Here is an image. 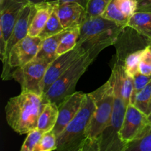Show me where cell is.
I'll use <instances>...</instances> for the list:
<instances>
[{"label":"cell","mask_w":151,"mask_h":151,"mask_svg":"<svg viewBox=\"0 0 151 151\" xmlns=\"http://www.w3.org/2000/svg\"><path fill=\"white\" fill-rule=\"evenodd\" d=\"M44 105L42 96L22 91L19 95L9 99L6 104L7 124L17 134H27L37 128Z\"/></svg>","instance_id":"1"},{"label":"cell","mask_w":151,"mask_h":151,"mask_svg":"<svg viewBox=\"0 0 151 151\" xmlns=\"http://www.w3.org/2000/svg\"><path fill=\"white\" fill-rule=\"evenodd\" d=\"M124 27L103 16L86 18L81 25L78 44L95 59L100 52L114 44Z\"/></svg>","instance_id":"2"},{"label":"cell","mask_w":151,"mask_h":151,"mask_svg":"<svg viewBox=\"0 0 151 151\" xmlns=\"http://www.w3.org/2000/svg\"><path fill=\"white\" fill-rule=\"evenodd\" d=\"M94 110L95 102L92 94L88 93L78 113L57 137V150L84 151L87 130Z\"/></svg>","instance_id":"3"},{"label":"cell","mask_w":151,"mask_h":151,"mask_svg":"<svg viewBox=\"0 0 151 151\" xmlns=\"http://www.w3.org/2000/svg\"><path fill=\"white\" fill-rule=\"evenodd\" d=\"M91 94L95 102V110L87 130V141L84 151H98L97 142L107 126L113 111L114 94L111 81L109 79Z\"/></svg>","instance_id":"4"},{"label":"cell","mask_w":151,"mask_h":151,"mask_svg":"<svg viewBox=\"0 0 151 151\" xmlns=\"http://www.w3.org/2000/svg\"><path fill=\"white\" fill-rule=\"evenodd\" d=\"M94 60L88 52L78 59L43 94L44 103L51 102L59 106L66 97L75 93L78 81Z\"/></svg>","instance_id":"5"},{"label":"cell","mask_w":151,"mask_h":151,"mask_svg":"<svg viewBox=\"0 0 151 151\" xmlns=\"http://www.w3.org/2000/svg\"><path fill=\"white\" fill-rule=\"evenodd\" d=\"M114 102L113 111L107 126L97 142L98 151H125L126 146L119 138V131L124 121L128 106L122 99L120 93L114 87Z\"/></svg>","instance_id":"6"},{"label":"cell","mask_w":151,"mask_h":151,"mask_svg":"<svg viewBox=\"0 0 151 151\" xmlns=\"http://www.w3.org/2000/svg\"><path fill=\"white\" fill-rule=\"evenodd\" d=\"M51 62L33 59L24 66L12 71L10 79L17 81L22 91L32 92L42 96V85L44 76Z\"/></svg>","instance_id":"7"},{"label":"cell","mask_w":151,"mask_h":151,"mask_svg":"<svg viewBox=\"0 0 151 151\" xmlns=\"http://www.w3.org/2000/svg\"><path fill=\"white\" fill-rule=\"evenodd\" d=\"M150 130L151 122L148 116L137 109L134 105L128 104L119 131L121 141L127 147L130 143L143 138Z\"/></svg>","instance_id":"8"},{"label":"cell","mask_w":151,"mask_h":151,"mask_svg":"<svg viewBox=\"0 0 151 151\" xmlns=\"http://www.w3.org/2000/svg\"><path fill=\"white\" fill-rule=\"evenodd\" d=\"M43 40L38 36L27 35L12 49L8 60L3 66L1 79L10 80L12 71L24 66L33 60L36 56Z\"/></svg>","instance_id":"9"},{"label":"cell","mask_w":151,"mask_h":151,"mask_svg":"<svg viewBox=\"0 0 151 151\" xmlns=\"http://www.w3.org/2000/svg\"><path fill=\"white\" fill-rule=\"evenodd\" d=\"M27 0H4L0 2V58L1 62L5 55L6 44L13 32L21 11Z\"/></svg>","instance_id":"10"},{"label":"cell","mask_w":151,"mask_h":151,"mask_svg":"<svg viewBox=\"0 0 151 151\" xmlns=\"http://www.w3.org/2000/svg\"><path fill=\"white\" fill-rule=\"evenodd\" d=\"M150 44L151 39L126 25L119 34L114 44L116 50L115 62L124 65V61L128 55L145 50Z\"/></svg>","instance_id":"11"},{"label":"cell","mask_w":151,"mask_h":151,"mask_svg":"<svg viewBox=\"0 0 151 151\" xmlns=\"http://www.w3.org/2000/svg\"><path fill=\"white\" fill-rule=\"evenodd\" d=\"M87 52L80 44L72 50L58 56L50 65L46 72L42 85L43 94L49 89L52 84L61 76L78 59ZM42 94V95H43Z\"/></svg>","instance_id":"12"},{"label":"cell","mask_w":151,"mask_h":151,"mask_svg":"<svg viewBox=\"0 0 151 151\" xmlns=\"http://www.w3.org/2000/svg\"><path fill=\"white\" fill-rule=\"evenodd\" d=\"M85 93L75 91L68 96L58 106V117L55 126L52 129L56 137L66 128L68 124L72 121L78 113L82 106L86 97Z\"/></svg>","instance_id":"13"},{"label":"cell","mask_w":151,"mask_h":151,"mask_svg":"<svg viewBox=\"0 0 151 151\" xmlns=\"http://www.w3.org/2000/svg\"><path fill=\"white\" fill-rule=\"evenodd\" d=\"M55 10L64 29L81 26L86 18V8L73 1H57Z\"/></svg>","instance_id":"14"},{"label":"cell","mask_w":151,"mask_h":151,"mask_svg":"<svg viewBox=\"0 0 151 151\" xmlns=\"http://www.w3.org/2000/svg\"><path fill=\"white\" fill-rule=\"evenodd\" d=\"M34 12H35V5L30 4V3L27 4L21 11L13 32L6 44L5 55H4V60L2 61L3 66H4L7 63L9 55H10L13 47L19 41L24 38L27 35H28L29 24H30Z\"/></svg>","instance_id":"15"},{"label":"cell","mask_w":151,"mask_h":151,"mask_svg":"<svg viewBox=\"0 0 151 151\" xmlns=\"http://www.w3.org/2000/svg\"><path fill=\"white\" fill-rule=\"evenodd\" d=\"M137 0H111L101 16L125 26L137 12Z\"/></svg>","instance_id":"16"},{"label":"cell","mask_w":151,"mask_h":151,"mask_svg":"<svg viewBox=\"0 0 151 151\" xmlns=\"http://www.w3.org/2000/svg\"><path fill=\"white\" fill-rule=\"evenodd\" d=\"M114 87L119 91L122 99L128 106L130 104L133 91V78L126 74L123 65L115 62L109 78Z\"/></svg>","instance_id":"17"},{"label":"cell","mask_w":151,"mask_h":151,"mask_svg":"<svg viewBox=\"0 0 151 151\" xmlns=\"http://www.w3.org/2000/svg\"><path fill=\"white\" fill-rule=\"evenodd\" d=\"M57 1H43L35 5V12L29 27L28 35L38 36L54 11Z\"/></svg>","instance_id":"18"},{"label":"cell","mask_w":151,"mask_h":151,"mask_svg":"<svg viewBox=\"0 0 151 151\" xmlns=\"http://www.w3.org/2000/svg\"><path fill=\"white\" fill-rule=\"evenodd\" d=\"M58 117V106L54 103H44L40 114L37 128L43 132L52 131L55 126Z\"/></svg>","instance_id":"19"},{"label":"cell","mask_w":151,"mask_h":151,"mask_svg":"<svg viewBox=\"0 0 151 151\" xmlns=\"http://www.w3.org/2000/svg\"><path fill=\"white\" fill-rule=\"evenodd\" d=\"M63 31L43 40L39 50L34 59L44 60L52 63L58 56L57 50Z\"/></svg>","instance_id":"20"},{"label":"cell","mask_w":151,"mask_h":151,"mask_svg":"<svg viewBox=\"0 0 151 151\" xmlns=\"http://www.w3.org/2000/svg\"><path fill=\"white\" fill-rule=\"evenodd\" d=\"M127 25L151 39V12H136Z\"/></svg>","instance_id":"21"},{"label":"cell","mask_w":151,"mask_h":151,"mask_svg":"<svg viewBox=\"0 0 151 151\" xmlns=\"http://www.w3.org/2000/svg\"><path fill=\"white\" fill-rule=\"evenodd\" d=\"M80 28L81 26H77L64 29L58 47L57 53L58 55L63 54L76 47L80 35Z\"/></svg>","instance_id":"22"},{"label":"cell","mask_w":151,"mask_h":151,"mask_svg":"<svg viewBox=\"0 0 151 151\" xmlns=\"http://www.w3.org/2000/svg\"><path fill=\"white\" fill-rule=\"evenodd\" d=\"M64 29H65L63 27L58 17L55 10H54V11L50 16V19L46 23L44 27L43 28L41 32L38 35V37L44 40L50 36L57 35Z\"/></svg>","instance_id":"23"},{"label":"cell","mask_w":151,"mask_h":151,"mask_svg":"<svg viewBox=\"0 0 151 151\" xmlns=\"http://www.w3.org/2000/svg\"><path fill=\"white\" fill-rule=\"evenodd\" d=\"M151 102V81L137 94L133 105L141 111L149 116Z\"/></svg>","instance_id":"24"},{"label":"cell","mask_w":151,"mask_h":151,"mask_svg":"<svg viewBox=\"0 0 151 151\" xmlns=\"http://www.w3.org/2000/svg\"><path fill=\"white\" fill-rule=\"evenodd\" d=\"M143 50L135 52L128 55L124 61V70L128 75L133 78L139 72V63Z\"/></svg>","instance_id":"25"},{"label":"cell","mask_w":151,"mask_h":151,"mask_svg":"<svg viewBox=\"0 0 151 151\" xmlns=\"http://www.w3.org/2000/svg\"><path fill=\"white\" fill-rule=\"evenodd\" d=\"M57 150V137L53 131L44 133L35 151Z\"/></svg>","instance_id":"26"},{"label":"cell","mask_w":151,"mask_h":151,"mask_svg":"<svg viewBox=\"0 0 151 151\" xmlns=\"http://www.w3.org/2000/svg\"><path fill=\"white\" fill-rule=\"evenodd\" d=\"M151 81V75H146L138 72L133 77V91L131 97V104H134L137 94Z\"/></svg>","instance_id":"27"},{"label":"cell","mask_w":151,"mask_h":151,"mask_svg":"<svg viewBox=\"0 0 151 151\" xmlns=\"http://www.w3.org/2000/svg\"><path fill=\"white\" fill-rule=\"evenodd\" d=\"M44 133V132L38 129V128L29 131L27 134V136L24 142L22 144L21 150L35 151Z\"/></svg>","instance_id":"28"},{"label":"cell","mask_w":151,"mask_h":151,"mask_svg":"<svg viewBox=\"0 0 151 151\" xmlns=\"http://www.w3.org/2000/svg\"><path fill=\"white\" fill-rule=\"evenodd\" d=\"M111 0H90L86 7V18L101 16Z\"/></svg>","instance_id":"29"},{"label":"cell","mask_w":151,"mask_h":151,"mask_svg":"<svg viewBox=\"0 0 151 151\" xmlns=\"http://www.w3.org/2000/svg\"><path fill=\"white\" fill-rule=\"evenodd\" d=\"M125 151H151V130L141 139L128 145Z\"/></svg>","instance_id":"30"},{"label":"cell","mask_w":151,"mask_h":151,"mask_svg":"<svg viewBox=\"0 0 151 151\" xmlns=\"http://www.w3.org/2000/svg\"><path fill=\"white\" fill-rule=\"evenodd\" d=\"M139 72L143 75H151V45L143 50L140 59Z\"/></svg>","instance_id":"31"},{"label":"cell","mask_w":151,"mask_h":151,"mask_svg":"<svg viewBox=\"0 0 151 151\" xmlns=\"http://www.w3.org/2000/svg\"><path fill=\"white\" fill-rule=\"evenodd\" d=\"M137 12H151V0H137Z\"/></svg>","instance_id":"32"},{"label":"cell","mask_w":151,"mask_h":151,"mask_svg":"<svg viewBox=\"0 0 151 151\" xmlns=\"http://www.w3.org/2000/svg\"><path fill=\"white\" fill-rule=\"evenodd\" d=\"M46 1H60V2H65V1H73V2H77L78 4H81L84 7L86 8L88 3L90 0H45Z\"/></svg>","instance_id":"33"},{"label":"cell","mask_w":151,"mask_h":151,"mask_svg":"<svg viewBox=\"0 0 151 151\" xmlns=\"http://www.w3.org/2000/svg\"><path fill=\"white\" fill-rule=\"evenodd\" d=\"M27 1L32 4H38V3L43 2V1H44L45 0H27Z\"/></svg>","instance_id":"34"},{"label":"cell","mask_w":151,"mask_h":151,"mask_svg":"<svg viewBox=\"0 0 151 151\" xmlns=\"http://www.w3.org/2000/svg\"><path fill=\"white\" fill-rule=\"evenodd\" d=\"M148 117H149V119H150V122H151V102H150V114H149Z\"/></svg>","instance_id":"35"},{"label":"cell","mask_w":151,"mask_h":151,"mask_svg":"<svg viewBox=\"0 0 151 151\" xmlns=\"http://www.w3.org/2000/svg\"><path fill=\"white\" fill-rule=\"evenodd\" d=\"M4 1V0H0V2H1V1Z\"/></svg>","instance_id":"36"},{"label":"cell","mask_w":151,"mask_h":151,"mask_svg":"<svg viewBox=\"0 0 151 151\" xmlns=\"http://www.w3.org/2000/svg\"><path fill=\"white\" fill-rule=\"evenodd\" d=\"M150 45H151V44H150Z\"/></svg>","instance_id":"37"}]
</instances>
